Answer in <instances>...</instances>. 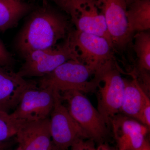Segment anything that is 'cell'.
Masks as SVG:
<instances>
[{
	"mask_svg": "<svg viewBox=\"0 0 150 150\" xmlns=\"http://www.w3.org/2000/svg\"><path fill=\"white\" fill-rule=\"evenodd\" d=\"M6 67L0 66V110L8 112L17 106L31 81Z\"/></svg>",
	"mask_w": 150,
	"mask_h": 150,
	"instance_id": "4fadbf2b",
	"label": "cell"
},
{
	"mask_svg": "<svg viewBox=\"0 0 150 150\" xmlns=\"http://www.w3.org/2000/svg\"><path fill=\"white\" fill-rule=\"evenodd\" d=\"M139 150H150V144L148 140H146L143 146Z\"/></svg>",
	"mask_w": 150,
	"mask_h": 150,
	"instance_id": "603a6c76",
	"label": "cell"
},
{
	"mask_svg": "<svg viewBox=\"0 0 150 150\" xmlns=\"http://www.w3.org/2000/svg\"><path fill=\"white\" fill-rule=\"evenodd\" d=\"M31 8L30 5L23 1L0 0V30L4 32L15 27Z\"/></svg>",
	"mask_w": 150,
	"mask_h": 150,
	"instance_id": "9a60e30c",
	"label": "cell"
},
{
	"mask_svg": "<svg viewBox=\"0 0 150 150\" xmlns=\"http://www.w3.org/2000/svg\"><path fill=\"white\" fill-rule=\"evenodd\" d=\"M71 30L66 17L46 6L30 15L18 35L16 46L24 57L32 51L54 47Z\"/></svg>",
	"mask_w": 150,
	"mask_h": 150,
	"instance_id": "6da1fadb",
	"label": "cell"
},
{
	"mask_svg": "<svg viewBox=\"0 0 150 150\" xmlns=\"http://www.w3.org/2000/svg\"><path fill=\"white\" fill-rule=\"evenodd\" d=\"M138 1V0H125L128 6L130 4H131V3H133L134 2L136 1Z\"/></svg>",
	"mask_w": 150,
	"mask_h": 150,
	"instance_id": "cb8c5ba5",
	"label": "cell"
},
{
	"mask_svg": "<svg viewBox=\"0 0 150 150\" xmlns=\"http://www.w3.org/2000/svg\"><path fill=\"white\" fill-rule=\"evenodd\" d=\"M54 102L53 90L37 87L34 82L31 81L11 115L21 122L40 121L48 118Z\"/></svg>",
	"mask_w": 150,
	"mask_h": 150,
	"instance_id": "ba28073f",
	"label": "cell"
},
{
	"mask_svg": "<svg viewBox=\"0 0 150 150\" xmlns=\"http://www.w3.org/2000/svg\"><path fill=\"white\" fill-rule=\"evenodd\" d=\"M43 1V5L44 6L46 5H47V0H41Z\"/></svg>",
	"mask_w": 150,
	"mask_h": 150,
	"instance_id": "484cf974",
	"label": "cell"
},
{
	"mask_svg": "<svg viewBox=\"0 0 150 150\" xmlns=\"http://www.w3.org/2000/svg\"><path fill=\"white\" fill-rule=\"evenodd\" d=\"M95 71L79 60H71L60 65L53 72L41 77L39 87L59 93L76 90L83 93L94 91L97 87L95 80H90Z\"/></svg>",
	"mask_w": 150,
	"mask_h": 150,
	"instance_id": "7a4b0ae2",
	"label": "cell"
},
{
	"mask_svg": "<svg viewBox=\"0 0 150 150\" xmlns=\"http://www.w3.org/2000/svg\"><path fill=\"white\" fill-rule=\"evenodd\" d=\"M52 150H56V148L54 147V148H53V149H52Z\"/></svg>",
	"mask_w": 150,
	"mask_h": 150,
	"instance_id": "f546056e",
	"label": "cell"
},
{
	"mask_svg": "<svg viewBox=\"0 0 150 150\" xmlns=\"http://www.w3.org/2000/svg\"><path fill=\"white\" fill-rule=\"evenodd\" d=\"M128 6L126 17L132 34L150 28V0H138Z\"/></svg>",
	"mask_w": 150,
	"mask_h": 150,
	"instance_id": "2e32d148",
	"label": "cell"
},
{
	"mask_svg": "<svg viewBox=\"0 0 150 150\" xmlns=\"http://www.w3.org/2000/svg\"><path fill=\"white\" fill-rule=\"evenodd\" d=\"M91 146V143L80 140L75 143L71 148V150H88Z\"/></svg>",
	"mask_w": 150,
	"mask_h": 150,
	"instance_id": "44dd1931",
	"label": "cell"
},
{
	"mask_svg": "<svg viewBox=\"0 0 150 150\" xmlns=\"http://www.w3.org/2000/svg\"><path fill=\"white\" fill-rule=\"evenodd\" d=\"M54 91V105L49 119L51 139L56 150H67L76 142L90 137L62 103L60 93Z\"/></svg>",
	"mask_w": 150,
	"mask_h": 150,
	"instance_id": "8992f818",
	"label": "cell"
},
{
	"mask_svg": "<svg viewBox=\"0 0 150 150\" xmlns=\"http://www.w3.org/2000/svg\"><path fill=\"white\" fill-rule=\"evenodd\" d=\"M24 58V63L17 74L23 78L42 77L52 72L67 61L79 60V54L70 33L60 45L32 51Z\"/></svg>",
	"mask_w": 150,
	"mask_h": 150,
	"instance_id": "3957f363",
	"label": "cell"
},
{
	"mask_svg": "<svg viewBox=\"0 0 150 150\" xmlns=\"http://www.w3.org/2000/svg\"><path fill=\"white\" fill-rule=\"evenodd\" d=\"M71 21L76 30L103 38L113 46L105 18L99 12L96 0H88L81 6Z\"/></svg>",
	"mask_w": 150,
	"mask_h": 150,
	"instance_id": "7c38bea8",
	"label": "cell"
},
{
	"mask_svg": "<svg viewBox=\"0 0 150 150\" xmlns=\"http://www.w3.org/2000/svg\"></svg>",
	"mask_w": 150,
	"mask_h": 150,
	"instance_id": "4dcf8cb0",
	"label": "cell"
},
{
	"mask_svg": "<svg viewBox=\"0 0 150 150\" xmlns=\"http://www.w3.org/2000/svg\"><path fill=\"white\" fill-rule=\"evenodd\" d=\"M134 50L137 59L139 72L149 73L150 71V33L148 31L137 33L134 35Z\"/></svg>",
	"mask_w": 150,
	"mask_h": 150,
	"instance_id": "e0dca14e",
	"label": "cell"
},
{
	"mask_svg": "<svg viewBox=\"0 0 150 150\" xmlns=\"http://www.w3.org/2000/svg\"><path fill=\"white\" fill-rule=\"evenodd\" d=\"M95 148H94L93 146L92 145L91 146V147L89 148V149L88 150H93Z\"/></svg>",
	"mask_w": 150,
	"mask_h": 150,
	"instance_id": "4316f807",
	"label": "cell"
},
{
	"mask_svg": "<svg viewBox=\"0 0 150 150\" xmlns=\"http://www.w3.org/2000/svg\"><path fill=\"white\" fill-rule=\"evenodd\" d=\"M112 126L117 150H139L146 141L150 129L139 121L121 113L112 118Z\"/></svg>",
	"mask_w": 150,
	"mask_h": 150,
	"instance_id": "30bf717a",
	"label": "cell"
},
{
	"mask_svg": "<svg viewBox=\"0 0 150 150\" xmlns=\"http://www.w3.org/2000/svg\"><path fill=\"white\" fill-rule=\"evenodd\" d=\"M93 150H115L110 147L108 145L105 144H102L100 145L96 149H94Z\"/></svg>",
	"mask_w": 150,
	"mask_h": 150,
	"instance_id": "7402d4cb",
	"label": "cell"
},
{
	"mask_svg": "<svg viewBox=\"0 0 150 150\" xmlns=\"http://www.w3.org/2000/svg\"><path fill=\"white\" fill-rule=\"evenodd\" d=\"M14 1H23L24 0H14Z\"/></svg>",
	"mask_w": 150,
	"mask_h": 150,
	"instance_id": "f1b7e54d",
	"label": "cell"
},
{
	"mask_svg": "<svg viewBox=\"0 0 150 150\" xmlns=\"http://www.w3.org/2000/svg\"><path fill=\"white\" fill-rule=\"evenodd\" d=\"M4 147V145L3 143H0V150L2 149Z\"/></svg>",
	"mask_w": 150,
	"mask_h": 150,
	"instance_id": "d4e9b609",
	"label": "cell"
},
{
	"mask_svg": "<svg viewBox=\"0 0 150 150\" xmlns=\"http://www.w3.org/2000/svg\"><path fill=\"white\" fill-rule=\"evenodd\" d=\"M150 100L147 94L136 77L132 80H125V88L119 113L138 121L141 111Z\"/></svg>",
	"mask_w": 150,
	"mask_h": 150,
	"instance_id": "5bb4252c",
	"label": "cell"
},
{
	"mask_svg": "<svg viewBox=\"0 0 150 150\" xmlns=\"http://www.w3.org/2000/svg\"><path fill=\"white\" fill-rule=\"evenodd\" d=\"M95 80L98 83L97 110L108 127L112 118L120 112L125 88V79L121 76L115 63L103 67L96 72Z\"/></svg>",
	"mask_w": 150,
	"mask_h": 150,
	"instance_id": "277c9868",
	"label": "cell"
},
{
	"mask_svg": "<svg viewBox=\"0 0 150 150\" xmlns=\"http://www.w3.org/2000/svg\"><path fill=\"white\" fill-rule=\"evenodd\" d=\"M88 0H55L58 5L70 15L71 20L74 18L78 9Z\"/></svg>",
	"mask_w": 150,
	"mask_h": 150,
	"instance_id": "d6986e66",
	"label": "cell"
},
{
	"mask_svg": "<svg viewBox=\"0 0 150 150\" xmlns=\"http://www.w3.org/2000/svg\"><path fill=\"white\" fill-rule=\"evenodd\" d=\"M22 122L8 112L0 110V143L16 136Z\"/></svg>",
	"mask_w": 150,
	"mask_h": 150,
	"instance_id": "ac0fdd59",
	"label": "cell"
},
{
	"mask_svg": "<svg viewBox=\"0 0 150 150\" xmlns=\"http://www.w3.org/2000/svg\"><path fill=\"white\" fill-rule=\"evenodd\" d=\"M61 98L68 104V110L75 121L96 141L103 139L107 133L108 126L102 116L83 93L76 90L62 92Z\"/></svg>",
	"mask_w": 150,
	"mask_h": 150,
	"instance_id": "5b68a950",
	"label": "cell"
},
{
	"mask_svg": "<svg viewBox=\"0 0 150 150\" xmlns=\"http://www.w3.org/2000/svg\"><path fill=\"white\" fill-rule=\"evenodd\" d=\"M14 150H21V149L20 147L19 146H18V147L16 148V149H15Z\"/></svg>",
	"mask_w": 150,
	"mask_h": 150,
	"instance_id": "83f0119b",
	"label": "cell"
},
{
	"mask_svg": "<svg viewBox=\"0 0 150 150\" xmlns=\"http://www.w3.org/2000/svg\"><path fill=\"white\" fill-rule=\"evenodd\" d=\"M70 36L79 54V60L95 73L115 62L113 46L105 38L76 30H72Z\"/></svg>",
	"mask_w": 150,
	"mask_h": 150,
	"instance_id": "52a82bcc",
	"label": "cell"
},
{
	"mask_svg": "<svg viewBox=\"0 0 150 150\" xmlns=\"http://www.w3.org/2000/svg\"><path fill=\"white\" fill-rule=\"evenodd\" d=\"M16 136L21 150H52L54 148L48 118L22 122Z\"/></svg>",
	"mask_w": 150,
	"mask_h": 150,
	"instance_id": "8fae6325",
	"label": "cell"
},
{
	"mask_svg": "<svg viewBox=\"0 0 150 150\" xmlns=\"http://www.w3.org/2000/svg\"><path fill=\"white\" fill-rule=\"evenodd\" d=\"M104 16L113 47L124 49L134 37L129 30L125 0H96Z\"/></svg>",
	"mask_w": 150,
	"mask_h": 150,
	"instance_id": "9c48e42d",
	"label": "cell"
},
{
	"mask_svg": "<svg viewBox=\"0 0 150 150\" xmlns=\"http://www.w3.org/2000/svg\"><path fill=\"white\" fill-rule=\"evenodd\" d=\"M13 61L12 56L0 39V66L8 67Z\"/></svg>",
	"mask_w": 150,
	"mask_h": 150,
	"instance_id": "ffe728a7",
	"label": "cell"
}]
</instances>
